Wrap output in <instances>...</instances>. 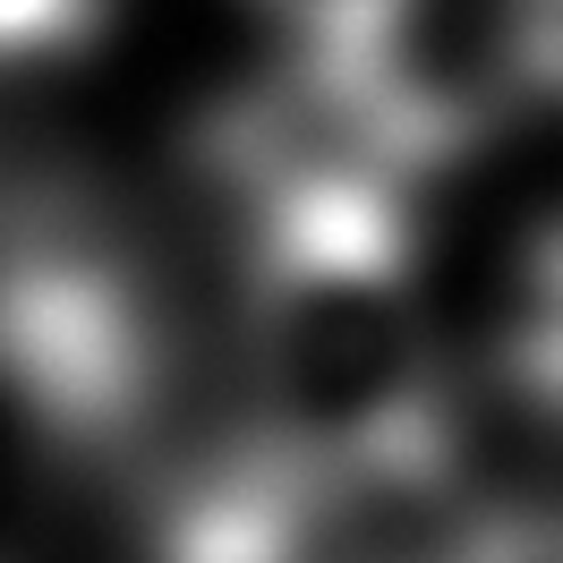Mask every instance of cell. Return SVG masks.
Wrapping results in <instances>:
<instances>
[{
  "mask_svg": "<svg viewBox=\"0 0 563 563\" xmlns=\"http://www.w3.org/2000/svg\"><path fill=\"white\" fill-rule=\"evenodd\" d=\"M247 213V385L256 453L342 504H401L453 470L444 351L419 308L410 197L290 188Z\"/></svg>",
  "mask_w": 563,
  "mask_h": 563,
  "instance_id": "cell-1",
  "label": "cell"
},
{
  "mask_svg": "<svg viewBox=\"0 0 563 563\" xmlns=\"http://www.w3.org/2000/svg\"><path fill=\"white\" fill-rule=\"evenodd\" d=\"M470 103L444 95L393 52H299L247 95H222L206 120V172L240 197H290V188H393L419 197L470 145Z\"/></svg>",
  "mask_w": 563,
  "mask_h": 563,
  "instance_id": "cell-2",
  "label": "cell"
},
{
  "mask_svg": "<svg viewBox=\"0 0 563 563\" xmlns=\"http://www.w3.org/2000/svg\"><path fill=\"white\" fill-rule=\"evenodd\" d=\"M154 317L86 240H0V385L60 444H120L154 401Z\"/></svg>",
  "mask_w": 563,
  "mask_h": 563,
  "instance_id": "cell-3",
  "label": "cell"
},
{
  "mask_svg": "<svg viewBox=\"0 0 563 563\" xmlns=\"http://www.w3.org/2000/svg\"><path fill=\"white\" fill-rule=\"evenodd\" d=\"M504 376L563 419V222L529 247L521 290H512V333H504Z\"/></svg>",
  "mask_w": 563,
  "mask_h": 563,
  "instance_id": "cell-4",
  "label": "cell"
},
{
  "mask_svg": "<svg viewBox=\"0 0 563 563\" xmlns=\"http://www.w3.org/2000/svg\"><path fill=\"white\" fill-rule=\"evenodd\" d=\"M299 52H393L419 0H265Z\"/></svg>",
  "mask_w": 563,
  "mask_h": 563,
  "instance_id": "cell-5",
  "label": "cell"
},
{
  "mask_svg": "<svg viewBox=\"0 0 563 563\" xmlns=\"http://www.w3.org/2000/svg\"><path fill=\"white\" fill-rule=\"evenodd\" d=\"M103 35V0H0V69L69 60Z\"/></svg>",
  "mask_w": 563,
  "mask_h": 563,
  "instance_id": "cell-6",
  "label": "cell"
},
{
  "mask_svg": "<svg viewBox=\"0 0 563 563\" xmlns=\"http://www.w3.org/2000/svg\"><path fill=\"white\" fill-rule=\"evenodd\" d=\"M444 563H563V512H487L444 547Z\"/></svg>",
  "mask_w": 563,
  "mask_h": 563,
  "instance_id": "cell-7",
  "label": "cell"
},
{
  "mask_svg": "<svg viewBox=\"0 0 563 563\" xmlns=\"http://www.w3.org/2000/svg\"><path fill=\"white\" fill-rule=\"evenodd\" d=\"M512 69L529 95L563 103V0H512Z\"/></svg>",
  "mask_w": 563,
  "mask_h": 563,
  "instance_id": "cell-8",
  "label": "cell"
}]
</instances>
